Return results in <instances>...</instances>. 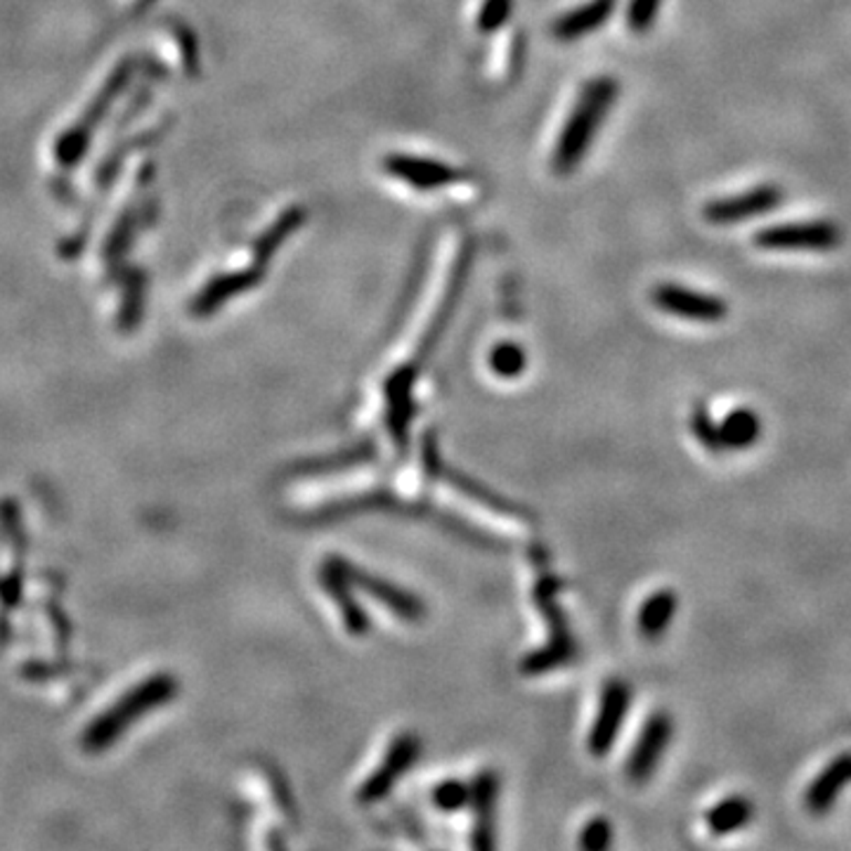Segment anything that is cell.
Instances as JSON below:
<instances>
[{"mask_svg":"<svg viewBox=\"0 0 851 851\" xmlns=\"http://www.w3.org/2000/svg\"><path fill=\"white\" fill-rule=\"evenodd\" d=\"M613 842V828L606 819H594L587 826H584L582 836H579V847L587 851H600L608 849Z\"/></svg>","mask_w":851,"mask_h":851,"instance_id":"cell-28","label":"cell"},{"mask_svg":"<svg viewBox=\"0 0 851 851\" xmlns=\"http://www.w3.org/2000/svg\"><path fill=\"white\" fill-rule=\"evenodd\" d=\"M490 366L497 376L515 379L525 372L528 355L519 343H499L490 353Z\"/></svg>","mask_w":851,"mask_h":851,"instance_id":"cell-22","label":"cell"},{"mask_svg":"<svg viewBox=\"0 0 851 851\" xmlns=\"http://www.w3.org/2000/svg\"><path fill=\"white\" fill-rule=\"evenodd\" d=\"M783 199H786V192H783L780 185H757L743 194L714 199V202L705 206L703 215L712 225L745 223L776 211L783 204Z\"/></svg>","mask_w":851,"mask_h":851,"instance_id":"cell-6","label":"cell"},{"mask_svg":"<svg viewBox=\"0 0 851 851\" xmlns=\"http://www.w3.org/2000/svg\"><path fill=\"white\" fill-rule=\"evenodd\" d=\"M422 755V741L414 733H400V736L389 745V753L379 769L364 780V786L358 793V799L362 805H374L379 799L386 797L395 783L403 778L414 762Z\"/></svg>","mask_w":851,"mask_h":851,"instance_id":"cell-7","label":"cell"},{"mask_svg":"<svg viewBox=\"0 0 851 851\" xmlns=\"http://www.w3.org/2000/svg\"><path fill=\"white\" fill-rule=\"evenodd\" d=\"M674 736V722L667 712H653L648 716L646 726L639 733V741L631 749V757L627 762V774L634 783H648L650 776L656 774L662 755L667 753Z\"/></svg>","mask_w":851,"mask_h":851,"instance_id":"cell-10","label":"cell"},{"mask_svg":"<svg viewBox=\"0 0 851 851\" xmlns=\"http://www.w3.org/2000/svg\"><path fill=\"white\" fill-rule=\"evenodd\" d=\"M471 802V790L459 780H445L433 790V805L440 811H459Z\"/></svg>","mask_w":851,"mask_h":851,"instance_id":"cell-23","label":"cell"},{"mask_svg":"<svg viewBox=\"0 0 851 851\" xmlns=\"http://www.w3.org/2000/svg\"><path fill=\"white\" fill-rule=\"evenodd\" d=\"M615 6L617 0H587V3L577 6L575 10L561 14L552 24V33L563 43L579 41L587 33H594L596 29L608 24Z\"/></svg>","mask_w":851,"mask_h":851,"instance_id":"cell-14","label":"cell"},{"mask_svg":"<svg viewBox=\"0 0 851 851\" xmlns=\"http://www.w3.org/2000/svg\"><path fill=\"white\" fill-rule=\"evenodd\" d=\"M559 589H561V582L554 575H544L535 587L538 606L544 613L546 623L552 625V643L523 658L521 670L525 674H542L549 670H556L559 664H565L575 656V641L571 637V629L565 625V615L556 604Z\"/></svg>","mask_w":851,"mask_h":851,"instance_id":"cell-4","label":"cell"},{"mask_svg":"<svg viewBox=\"0 0 851 851\" xmlns=\"http://www.w3.org/2000/svg\"><path fill=\"white\" fill-rule=\"evenodd\" d=\"M753 813H755L753 802H749L747 797L736 795V797L722 799L720 805H714L708 811L705 821H708V828H710L712 836L720 838V836H731V832L745 828L749 821H753Z\"/></svg>","mask_w":851,"mask_h":851,"instance_id":"cell-20","label":"cell"},{"mask_svg":"<svg viewBox=\"0 0 851 851\" xmlns=\"http://www.w3.org/2000/svg\"><path fill=\"white\" fill-rule=\"evenodd\" d=\"M511 12H513V0H486L478 12V29L492 33L499 26L507 24Z\"/></svg>","mask_w":851,"mask_h":851,"instance_id":"cell-26","label":"cell"},{"mask_svg":"<svg viewBox=\"0 0 851 851\" xmlns=\"http://www.w3.org/2000/svg\"><path fill=\"white\" fill-rule=\"evenodd\" d=\"M677 608H679V598L672 589H660L656 594H650L637 615V627L641 631V637H646L648 641L664 637L667 629H670L674 620Z\"/></svg>","mask_w":851,"mask_h":851,"instance_id":"cell-18","label":"cell"},{"mask_svg":"<svg viewBox=\"0 0 851 851\" xmlns=\"http://www.w3.org/2000/svg\"><path fill=\"white\" fill-rule=\"evenodd\" d=\"M631 705V689L629 683L623 679H613L604 687V693H600V705L596 722L589 731V753L596 757H604L610 753V747L615 745L617 736H620V728L625 724V716Z\"/></svg>","mask_w":851,"mask_h":851,"instance_id":"cell-11","label":"cell"},{"mask_svg":"<svg viewBox=\"0 0 851 851\" xmlns=\"http://www.w3.org/2000/svg\"><path fill=\"white\" fill-rule=\"evenodd\" d=\"M320 584H322V589L333 598V604H337L348 634H353V637H364V634L372 629L370 613H366L360 606V600L355 598V594H353L355 587L343 575L341 565H339V556H329L322 563Z\"/></svg>","mask_w":851,"mask_h":851,"instance_id":"cell-12","label":"cell"},{"mask_svg":"<svg viewBox=\"0 0 851 851\" xmlns=\"http://www.w3.org/2000/svg\"><path fill=\"white\" fill-rule=\"evenodd\" d=\"M499 778L494 772H482L476 776L471 788V805L476 811V828H474V847L476 849H494V807H497Z\"/></svg>","mask_w":851,"mask_h":851,"instance_id":"cell-15","label":"cell"},{"mask_svg":"<svg viewBox=\"0 0 851 851\" xmlns=\"http://www.w3.org/2000/svg\"><path fill=\"white\" fill-rule=\"evenodd\" d=\"M653 306L667 315L700 325L722 322L728 315V304L724 298L681 287V284L674 281L660 284V287L653 289Z\"/></svg>","mask_w":851,"mask_h":851,"instance_id":"cell-5","label":"cell"},{"mask_svg":"<svg viewBox=\"0 0 851 851\" xmlns=\"http://www.w3.org/2000/svg\"><path fill=\"white\" fill-rule=\"evenodd\" d=\"M260 277H263V265H258V268H254V270H246V273H235V275L219 277L215 281H211L202 294H199L196 304H194V312L196 315H211V312H215L232 296L254 289L256 284L260 281Z\"/></svg>","mask_w":851,"mask_h":851,"instance_id":"cell-17","label":"cell"},{"mask_svg":"<svg viewBox=\"0 0 851 851\" xmlns=\"http://www.w3.org/2000/svg\"><path fill=\"white\" fill-rule=\"evenodd\" d=\"M617 93H620V88H617V81L610 76H598L582 88L554 147L552 163L559 175H571L582 159L587 157L600 126L608 119Z\"/></svg>","mask_w":851,"mask_h":851,"instance_id":"cell-1","label":"cell"},{"mask_svg":"<svg viewBox=\"0 0 851 851\" xmlns=\"http://www.w3.org/2000/svg\"><path fill=\"white\" fill-rule=\"evenodd\" d=\"M339 565H341L343 575L348 577V582L353 584L355 589H360L364 594H370L372 598L381 600L383 606H386L391 613H395L397 617H403V620L416 623V620H422V617L426 615V604L416 594H412V592H407L403 587H395V584L389 582V579L364 573L362 567L353 565V563L341 559V556H339Z\"/></svg>","mask_w":851,"mask_h":851,"instance_id":"cell-9","label":"cell"},{"mask_svg":"<svg viewBox=\"0 0 851 851\" xmlns=\"http://www.w3.org/2000/svg\"><path fill=\"white\" fill-rule=\"evenodd\" d=\"M844 235L832 221H799L772 225L755 235L762 252L776 254H830L840 248Z\"/></svg>","mask_w":851,"mask_h":851,"instance_id":"cell-3","label":"cell"},{"mask_svg":"<svg viewBox=\"0 0 851 851\" xmlns=\"http://www.w3.org/2000/svg\"><path fill=\"white\" fill-rule=\"evenodd\" d=\"M716 428H720L722 453H726V449H747L762 438V419L749 407L731 409L724 416V422L716 424Z\"/></svg>","mask_w":851,"mask_h":851,"instance_id":"cell-19","label":"cell"},{"mask_svg":"<svg viewBox=\"0 0 851 851\" xmlns=\"http://www.w3.org/2000/svg\"><path fill=\"white\" fill-rule=\"evenodd\" d=\"M383 169L395 180H403L405 185L422 190V192H433L447 185H455V182H461L466 173L457 166H449L440 159H428V157H414V155H391L383 159Z\"/></svg>","mask_w":851,"mask_h":851,"instance_id":"cell-8","label":"cell"},{"mask_svg":"<svg viewBox=\"0 0 851 851\" xmlns=\"http://www.w3.org/2000/svg\"><path fill=\"white\" fill-rule=\"evenodd\" d=\"M416 374H419V366L409 364V366H400L395 374H391L386 383V400H389V409H386V422L393 443L403 445L407 443V428L414 414V381Z\"/></svg>","mask_w":851,"mask_h":851,"instance_id":"cell-13","label":"cell"},{"mask_svg":"<svg viewBox=\"0 0 851 851\" xmlns=\"http://www.w3.org/2000/svg\"><path fill=\"white\" fill-rule=\"evenodd\" d=\"M691 428H693V436L698 438L700 445H705L710 453H722L720 428H716V422L712 419L710 412L703 405H695L693 416H691Z\"/></svg>","mask_w":851,"mask_h":851,"instance_id":"cell-24","label":"cell"},{"mask_svg":"<svg viewBox=\"0 0 851 851\" xmlns=\"http://www.w3.org/2000/svg\"><path fill=\"white\" fill-rule=\"evenodd\" d=\"M851 783V753L832 759L807 790V807L813 813H826L838 802L840 793Z\"/></svg>","mask_w":851,"mask_h":851,"instance_id":"cell-16","label":"cell"},{"mask_svg":"<svg viewBox=\"0 0 851 851\" xmlns=\"http://www.w3.org/2000/svg\"><path fill=\"white\" fill-rule=\"evenodd\" d=\"M175 693L178 681L171 674H155L142 679L138 687L128 689L114 705H109L97 720L88 724V728L83 731V747L91 749V753L109 747L111 743L119 741L121 733L130 724H136L142 714L169 703Z\"/></svg>","mask_w":851,"mask_h":851,"instance_id":"cell-2","label":"cell"},{"mask_svg":"<svg viewBox=\"0 0 851 851\" xmlns=\"http://www.w3.org/2000/svg\"><path fill=\"white\" fill-rule=\"evenodd\" d=\"M372 459V447H355L353 453L348 455H341L333 461H308V464H300V471H308V474H322V471H329V469H348V466H355V464H364Z\"/></svg>","mask_w":851,"mask_h":851,"instance_id":"cell-27","label":"cell"},{"mask_svg":"<svg viewBox=\"0 0 851 851\" xmlns=\"http://www.w3.org/2000/svg\"><path fill=\"white\" fill-rule=\"evenodd\" d=\"M662 0H631L627 8V24L631 31L643 33L656 24Z\"/></svg>","mask_w":851,"mask_h":851,"instance_id":"cell-25","label":"cell"},{"mask_svg":"<svg viewBox=\"0 0 851 851\" xmlns=\"http://www.w3.org/2000/svg\"><path fill=\"white\" fill-rule=\"evenodd\" d=\"M304 223H306V211L304 209H289L287 213H284L281 219L268 232H265V235L256 244L258 265L268 263L277 254V248L284 246V242H287Z\"/></svg>","mask_w":851,"mask_h":851,"instance_id":"cell-21","label":"cell"}]
</instances>
